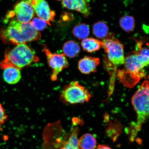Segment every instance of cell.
Instances as JSON below:
<instances>
[{
    "instance_id": "cell-1",
    "label": "cell",
    "mask_w": 149,
    "mask_h": 149,
    "mask_svg": "<svg viewBox=\"0 0 149 149\" xmlns=\"http://www.w3.org/2000/svg\"><path fill=\"white\" fill-rule=\"evenodd\" d=\"M41 37L40 33L35 29L31 22L23 23L13 20L0 32V37L3 42L16 45L38 40Z\"/></svg>"
},
{
    "instance_id": "cell-2",
    "label": "cell",
    "mask_w": 149,
    "mask_h": 149,
    "mask_svg": "<svg viewBox=\"0 0 149 149\" xmlns=\"http://www.w3.org/2000/svg\"><path fill=\"white\" fill-rule=\"evenodd\" d=\"M40 58L31 48L25 44L18 45L5 53L4 58L0 64L1 68L14 67L21 69L33 63L38 62Z\"/></svg>"
},
{
    "instance_id": "cell-3",
    "label": "cell",
    "mask_w": 149,
    "mask_h": 149,
    "mask_svg": "<svg viewBox=\"0 0 149 149\" xmlns=\"http://www.w3.org/2000/svg\"><path fill=\"white\" fill-rule=\"evenodd\" d=\"M132 103L137 115L130 139H134L146 119L149 118V82L145 81L132 99Z\"/></svg>"
},
{
    "instance_id": "cell-4",
    "label": "cell",
    "mask_w": 149,
    "mask_h": 149,
    "mask_svg": "<svg viewBox=\"0 0 149 149\" xmlns=\"http://www.w3.org/2000/svg\"><path fill=\"white\" fill-rule=\"evenodd\" d=\"M92 97L89 91L77 81H72L64 87L60 96L61 101L76 104L88 102Z\"/></svg>"
},
{
    "instance_id": "cell-5",
    "label": "cell",
    "mask_w": 149,
    "mask_h": 149,
    "mask_svg": "<svg viewBox=\"0 0 149 149\" xmlns=\"http://www.w3.org/2000/svg\"><path fill=\"white\" fill-rule=\"evenodd\" d=\"M102 47L107 53L108 58L115 68L124 64L125 58L123 45L113 36V33L101 40Z\"/></svg>"
},
{
    "instance_id": "cell-6",
    "label": "cell",
    "mask_w": 149,
    "mask_h": 149,
    "mask_svg": "<svg viewBox=\"0 0 149 149\" xmlns=\"http://www.w3.org/2000/svg\"><path fill=\"white\" fill-rule=\"evenodd\" d=\"M42 51L47 58L48 64L52 70L50 79L52 81H56L58 74L64 68L69 66L68 61L64 54L53 53L45 45Z\"/></svg>"
},
{
    "instance_id": "cell-7",
    "label": "cell",
    "mask_w": 149,
    "mask_h": 149,
    "mask_svg": "<svg viewBox=\"0 0 149 149\" xmlns=\"http://www.w3.org/2000/svg\"><path fill=\"white\" fill-rule=\"evenodd\" d=\"M124 64L126 73L138 77L145 67L149 65V56L135 51L126 57Z\"/></svg>"
},
{
    "instance_id": "cell-8",
    "label": "cell",
    "mask_w": 149,
    "mask_h": 149,
    "mask_svg": "<svg viewBox=\"0 0 149 149\" xmlns=\"http://www.w3.org/2000/svg\"><path fill=\"white\" fill-rule=\"evenodd\" d=\"M37 16L45 20L48 25H51L55 16L54 11L51 10L49 5L45 0H28Z\"/></svg>"
},
{
    "instance_id": "cell-9",
    "label": "cell",
    "mask_w": 149,
    "mask_h": 149,
    "mask_svg": "<svg viewBox=\"0 0 149 149\" xmlns=\"http://www.w3.org/2000/svg\"><path fill=\"white\" fill-rule=\"evenodd\" d=\"M14 14L17 20L21 23L29 22L34 15V10L28 0H23L15 7Z\"/></svg>"
},
{
    "instance_id": "cell-10",
    "label": "cell",
    "mask_w": 149,
    "mask_h": 149,
    "mask_svg": "<svg viewBox=\"0 0 149 149\" xmlns=\"http://www.w3.org/2000/svg\"><path fill=\"white\" fill-rule=\"evenodd\" d=\"M100 63V59L98 58L86 56L79 61L78 68L81 73L89 74L96 72L97 68Z\"/></svg>"
},
{
    "instance_id": "cell-11",
    "label": "cell",
    "mask_w": 149,
    "mask_h": 149,
    "mask_svg": "<svg viewBox=\"0 0 149 149\" xmlns=\"http://www.w3.org/2000/svg\"><path fill=\"white\" fill-rule=\"evenodd\" d=\"M65 8L81 13L87 16L90 11L85 0H58Z\"/></svg>"
},
{
    "instance_id": "cell-12",
    "label": "cell",
    "mask_w": 149,
    "mask_h": 149,
    "mask_svg": "<svg viewBox=\"0 0 149 149\" xmlns=\"http://www.w3.org/2000/svg\"><path fill=\"white\" fill-rule=\"evenodd\" d=\"M3 76L6 82L11 85L17 83L22 78L20 69L14 67H8L4 69Z\"/></svg>"
},
{
    "instance_id": "cell-13",
    "label": "cell",
    "mask_w": 149,
    "mask_h": 149,
    "mask_svg": "<svg viewBox=\"0 0 149 149\" xmlns=\"http://www.w3.org/2000/svg\"><path fill=\"white\" fill-rule=\"evenodd\" d=\"M93 33L97 38L105 39L109 37L111 33H109V27L105 22L99 21L94 24L93 27Z\"/></svg>"
},
{
    "instance_id": "cell-14",
    "label": "cell",
    "mask_w": 149,
    "mask_h": 149,
    "mask_svg": "<svg viewBox=\"0 0 149 149\" xmlns=\"http://www.w3.org/2000/svg\"><path fill=\"white\" fill-rule=\"evenodd\" d=\"M63 54L66 56L74 58L80 53L81 48L79 44L74 40H70L65 43L63 47Z\"/></svg>"
},
{
    "instance_id": "cell-15",
    "label": "cell",
    "mask_w": 149,
    "mask_h": 149,
    "mask_svg": "<svg viewBox=\"0 0 149 149\" xmlns=\"http://www.w3.org/2000/svg\"><path fill=\"white\" fill-rule=\"evenodd\" d=\"M97 144L96 139L90 133H86L79 139V149H95Z\"/></svg>"
},
{
    "instance_id": "cell-16",
    "label": "cell",
    "mask_w": 149,
    "mask_h": 149,
    "mask_svg": "<svg viewBox=\"0 0 149 149\" xmlns=\"http://www.w3.org/2000/svg\"><path fill=\"white\" fill-rule=\"evenodd\" d=\"M81 45L85 51L92 53L98 51L102 47L101 40L93 38H86L83 40Z\"/></svg>"
},
{
    "instance_id": "cell-17",
    "label": "cell",
    "mask_w": 149,
    "mask_h": 149,
    "mask_svg": "<svg viewBox=\"0 0 149 149\" xmlns=\"http://www.w3.org/2000/svg\"><path fill=\"white\" fill-rule=\"evenodd\" d=\"M119 23L121 28L126 33H131L135 29V20L132 16L126 15L123 16L120 18Z\"/></svg>"
},
{
    "instance_id": "cell-18",
    "label": "cell",
    "mask_w": 149,
    "mask_h": 149,
    "mask_svg": "<svg viewBox=\"0 0 149 149\" xmlns=\"http://www.w3.org/2000/svg\"><path fill=\"white\" fill-rule=\"evenodd\" d=\"M72 34L79 40L86 38L90 34L89 26L84 23H81L76 25L72 31Z\"/></svg>"
},
{
    "instance_id": "cell-19",
    "label": "cell",
    "mask_w": 149,
    "mask_h": 149,
    "mask_svg": "<svg viewBox=\"0 0 149 149\" xmlns=\"http://www.w3.org/2000/svg\"><path fill=\"white\" fill-rule=\"evenodd\" d=\"M79 132V128H74L68 141L65 142L64 146L60 149H79L78 137Z\"/></svg>"
},
{
    "instance_id": "cell-20",
    "label": "cell",
    "mask_w": 149,
    "mask_h": 149,
    "mask_svg": "<svg viewBox=\"0 0 149 149\" xmlns=\"http://www.w3.org/2000/svg\"><path fill=\"white\" fill-rule=\"evenodd\" d=\"M31 22L33 27L38 31L44 30L48 25L45 20L40 18L35 17Z\"/></svg>"
},
{
    "instance_id": "cell-21",
    "label": "cell",
    "mask_w": 149,
    "mask_h": 149,
    "mask_svg": "<svg viewBox=\"0 0 149 149\" xmlns=\"http://www.w3.org/2000/svg\"><path fill=\"white\" fill-rule=\"evenodd\" d=\"M7 120L8 116L2 105L0 103V126L4 124Z\"/></svg>"
},
{
    "instance_id": "cell-22",
    "label": "cell",
    "mask_w": 149,
    "mask_h": 149,
    "mask_svg": "<svg viewBox=\"0 0 149 149\" xmlns=\"http://www.w3.org/2000/svg\"><path fill=\"white\" fill-rule=\"evenodd\" d=\"M95 149H112L110 147L105 145H99Z\"/></svg>"
}]
</instances>
